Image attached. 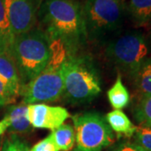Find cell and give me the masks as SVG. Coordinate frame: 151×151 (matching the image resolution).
Wrapping results in <instances>:
<instances>
[{"instance_id": "cell-15", "label": "cell", "mask_w": 151, "mask_h": 151, "mask_svg": "<svg viewBox=\"0 0 151 151\" xmlns=\"http://www.w3.org/2000/svg\"><path fill=\"white\" fill-rule=\"evenodd\" d=\"M108 102L114 110H122L130 103V94L124 86L122 76L119 72L116 81L107 92Z\"/></svg>"}, {"instance_id": "cell-21", "label": "cell", "mask_w": 151, "mask_h": 151, "mask_svg": "<svg viewBox=\"0 0 151 151\" xmlns=\"http://www.w3.org/2000/svg\"><path fill=\"white\" fill-rule=\"evenodd\" d=\"M29 151H59L57 146L55 145L51 135L49 134L42 140L35 144Z\"/></svg>"}, {"instance_id": "cell-22", "label": "cell", "mask_w": 151, "mask_h": 151, "mask_svg": "<svg viewBox=\"0 0 151 151\" xmlns=\"http://www.w3.org/2000/svg\"><path fill=\"white\" fill-rule=\"evenodd\" d=\"M16 98L13 96L4 81L0 77V106L7 105L9 103H14Z\"/></svg>"}, {"instance_id": "cell-14", "label": "cell", "mask_w": 151, "mask_h": 151, "mask_svg": "<svg viewBox=\"0 0 151 151\" xmlns=\"http://www.w3.org/2000/svg\"><path fill=\"white\" fill-rule=\"evenodd\" d=\"M127 10L137 26H145L151 22V0H129Z\"/></svg>"}, {"instance_id": "cell-20", "label": "cell", "mask_w": 151, "mask_h": 151, "mask_svg": "<svg viewBox=\"0 0 151 151\" xmlns=\"http://www.w3.org/2000/svg\"><path fill=\"white\" fill-rule=\"evenodd\" d=\"M2 151H29V146L16 134H13L6 139Z\"/></svg>"}, {"instance_id": "cell-8", "label": "cell", "mask_w": 151, "mask_h": 151, "mask_svg": "<svg viewBox=\"0 0 151 151\" xmlns=\"http://www.w3.org/2000/svg\"><path fill=\"white\" fill-rule=\"evenodd\" d=\"M13 35H19L31 29L38 22L43 0H3Z\"/></svg>"}, {"instance_id": "cell-12", "label": "cell", "mask_w": 151, "mask_h": 151, "mask_svg": "<svg viewBox=\"0 0 151 151\" xmlns=\"http://www.w3.org/2000/svg\"><path fill=\"white\" fill-rule=\"evenodd\" d=\"M105 119L113 133L119 136L131 138L134 134L137 126L131 122L122 110H113L106 114Z\"/></svg>"}, {"instance_id": "cell-5", "label": "cell", "mask_w": 151, "mask_h": 151, "mask_svg": "<svg viewBox=\"0 0 151 151\" xmlns=\"http://www.w3.org/2000/svg\"><path fill=\"white\" fill-rule=\"evenodd\" d=\"M121 0H85L82 14L87 40L97 41L116 31L123 24Z\"/></svg>"}, {"instance_id": "cell-6", "label": "cell", "mask_w": 151, "mask_h": 151, "mask_svg": "<svg viewBox=\"0 0 151 151\" xmlns=\"http://www.w3.org/2000/svg\"><path fill=\"white\" fill-rule=\"evenodd\" d=\"M150 44L139 31H129L115 38L106 47L108 60L118 70L131 76L149 57Z\"/></svg>"}, {"instance_id": "cell-4", "label": "cell", "mask_w": 151, "mask_h": 151, "mask_svg": "<svg viewBox=\"0 0 151 151\" xmlns=\"http://www.w3.org/2000/svg\"><path fill=\"white\" fill-rule=\"evenodd\" d=\"M101 80L95 65L86 56L69 55L64 65L62 97L70 104L91 103L101 93Z\"/></svg>"}, {"instance_id": "cell-25", "label": "cell", "mask_w": 151, "mask_h": 151, "mask_svg": "<svg viewBox=\"0 0 151 151\" xmlns=\"http://www.w3.org/2000/svg\"><path fill=\"white\" fill-rule=\"evenodd\" d=\"M0 52H4L3 50H2V47H1V45H0Z\"/></svg>"}, {"instance_id": "cell-13", "label": "cell", "mask_w": 151, "mask_h": 151, "mask_svg": "<svg viewBox=\"0 0 151 151\" xmlns=\"http://www.w3.org/2000/svg\"><path fill=\"white\" fill-rule=\"evenodd\" d=\"M134 90L139 97L151 95V56L146 58L130 76Z\"/></svg>"}, {"instance_id": "cell-24", "label": "cell", "mask_w": 151, "mask_h": 151, "mask_svg": "<svg viewBox=\"0 0 151 151\" xmlns=\"http://www.w3.org/2000/svg\"><path fill=\"white\" fill-rule=\"evenodd\" d=\"M9 125H10L9 124V119H7L6 117H4V119L0 121V136L9 128Z\"/></svg>"}, {"instance_id": "cell-3", "label": "cell", "mask_w": 151, "mask_h": 151, "mask_svg": "<svg viewBox=\"0 0 151 151\" xmlns=\"http://www.w3.org/2000/svg\"><path fill=\"white\" fill-rule=\"evenodd\" d=\"M52 54L48 65L32 81L22 87V103L30 105L54 103L62 97L64 65L69 52L58 40H50Z\"/></svg>"}, {"instance_id": "cell-9", "label": "cell", "mask_w": 151, "mask_h": 151, "mask_svg": "<svg viewBox=\"0 0 151 151\" xmlns=\"http://www.w3.org/2000/svg\"><path fill=\"white\" fill-rule=\"evenodd\" d=\"M69 118V112L60 106H50L45 103L28 105V119L35 129L53 131Z\"/></svg>"}, {"instance_id": "cell-26", "label": "cell", "mask_w": 151, "mask_h": 151, "mask_svg": "<svg viewBox=\"0 0 151 151\" xmlns=\"http://www.w3.org/2000/svg\"><path fill=\"white\" fill-rule=\"evenodd\" d=\"M150 45H151V35H150Z\"/></svg>"}, {"instance_id": "cell-10", "label": "cell", "mask_w": 151, "mask_h": 151, "mask_svg": "<svg viewBox=\"0 0 151 151\" xmlns=\"http://www.w3.org/2000/svg\"><path fill=\"white\" fill-rule=\"evenodd\" d=\"M0 77L14 97L20 96L22 86L18 70L13 58L6 52H0Z\"/></svg>"}, {"instance_id": "cell-7", "label": "cell", "mask_w": 151, "mask_h": 151, "mask_svg": "<svg viewBox=\"0 0 151 151\" xmlns=\"http://www.w3.org/2000/svg\"><path fill=\"white\" fill-rule=\"evenodd\" d=\"M72 121L76 134L73 151H102L113 145L114 133L100 113H77Z\"/></svg>"}, {"instance_id": "cell-17", "label": "cell", "mask_w": 151, "mask_h": 151, "mask_svg": "<svg viewBox=\"0 0 151 151\" xmlns=\"http://www.w3.org/2000/svg\"><path fill=\"white\" fill-rule=\"evenodd\" d=\"M14 35L11 30L4 1L0 0V45L4 52L9 54V50L13 43Z\"/></svg>"}, {"instance_id": "cell-18", "label": "cell", "mask_w": 151, "mask_h": 151, "mask_svg": "<svg viewBox=\"0 0 151 151\" xmlns=\"http://www.w3.org/2000/svg\"><path fill=\"white\" fill-rule=\"evenodd\" d=\"M133 114L139 125L151 129V95L139 97Z\"/></svg>"}, {"instance_id": "cell-1", "label": "cell", "mask_w": 151, "mask_h": 151, "mask_svg": "<svg viewBox=\"0 0 151 151\" xmlns=\"http://www.w3.org/2000/svg\"><path fill=\"white\" fill-rule=\"evenodd\" d=\"M38 21L49 39L61 42L70 55H76L87 41L82 6L75 0H43Z\"/></svg>"}, {"instance_id": "cell-16", "label": "cell", "mask_w": 151, "mask_h": 151, "mask_svg": "<svg viewBox=\"0 0 151 151\" xmlns=\"http://www.w3.org/2000/svg\"><path fill=\"white\" fill-rule=\"evenodd\" d=\"M59 151H70L75 146L76 134L73 126L62 124L50 134Z\"/></svg>"}, {"instance_id": "cell-23", "label": "cell", "mask_w": 151, "mask_h": 151, "mask_svg": "<svg viewBox=\"0 0 151 151\" xmlns=\"http://www.w3.org/2000/svg\"><path fill=\"white\" fill-rule=\"evenodd\" d=\"M108 151H145L139 146L136 145L133 142L122 141L111 145Z\"/></svg>"}, {"instance_id": "cell-19", "label": "cell", "mask_w": 151, "mask_h": 151, "mask_svg": "<svg viewBox=\"0 0 151 151\" xmlns=\"http://www.w3.org/2000/svg\"><path fill=\"white\" fill-rule=\"evenodd\" d=\"M133 143L145 151H151V129L139 125L133 136Z\"/></svg>"}, {"instance_id": "cell-11", "label": "cell", "mask_w": 151, "mask_h": 151, "mask_svg": "<svg viewBox=\"0 0 151 151\" xmlns=\"http://www.w3.org/2000/svg\"><path fill=\"white\" fill-rule=\"evenodd\" d=\"M4 117L9 121V130L15 134H27L32 129L28 119V105L24 103L9 106Z\"/></svg>"}, {"instance_id": "cell-2", "label": "cell", "mask_w": 151, "mask_h": 151, "mask_svg": "<svg viewBox=\"0 0 151 151\" xmlns=\"http://www.w3.org/2000/svg\"><path fill=\"white\" fill-rule=\"evenodd\" d=\"M9 54L15 63L23 87L48 65L52 54L51 42L42 29L35 28L14 36Z\"/></svg>"}]
</instances>
